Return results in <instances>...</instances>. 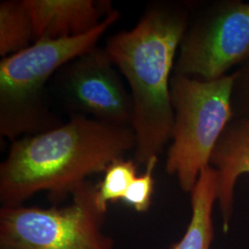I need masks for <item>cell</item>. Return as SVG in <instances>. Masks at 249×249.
I'll use <instances>...</instances> for the list:
<instances>
[{
  "label": "cell",
  "instance_id": "obj_1",
  "mask_svg": "<svg viewBox=\"0 0 249 249\" xmlns=\"http://www.w3.org/2000/svg\"><path fill=\"white\" fill-rule=\"evenodd\" d=\"M133 128L78 115L57 127L14 141L0 165V201L19 206L40 191L59 201L89 176L135 149Z\"/></svg>",
  "mask_w": 249,
  "mask_h": 249
},
{
  "label": "cell",
  "instance_id": "obj_2",
  "mask_svg": "<svg viewBox=\"0 0 249 249\" xmlns=\"http://www.w3.org/2000/svg\"><path fill=\"white\" fill-rule=\"evenodd\" d=\"M191 4H152L135 26L111 37L107 54L130 87L136 146L134 160L146 165L172 139L170 82L190 20Z\"/></svg>",
  "mask_w": 249,
  "mask_h": 249
},
{
  "label": "cell",
  "instance_id": "obj_3",
  "mask_svg": "<svg viewBox=\"0 0 249 249\" xmlns=\"http://www.w3.org/2000/svg\"><path fill=\"white\" fill-rule=\"evenodd\" d=\"M120 17L113 9L96 29L66 39H40L0 62V133L13 142L60 125L45 100L46 82L54 72L97 42Z\"/></svg>",
  "mask_w": 249,
  "mask_h": 249
},
{
  "label": "cell",
  "instance_id": "obj_4",
  "mask_svg": "<svg viewBox=\"0 0 249 249\" xmlns=\"http://www.w3.org/2000/svg\"><path fill=\"white\" fill-rule=\"evenodd\" d=\"M233 72L221 79L203 80L173 73L170 82L174 110L172 142L165 170L190 193L202 170L210 166L216 144L233 118Z\"/></svg>",
  "mask_w": 249,
  "mask_h": 249
},
{
  "label": "cell",
  "instance_id": "obj_5",
  "mask_svg": "<svg viewBox=\"0 0 249 249\" xmlns=\"http://www.w3.org/2000/svg\"><path fill=\"white\" fill-rule=\"evenodd\" d=\"M97 185L86 181L64 208L2 207L0 249H113L103 232L106 213L96 203Z\"/></svg>",
  "mask_w": 249,
  "mask_h": 249
},
{
  "label": "cell",
  "instance_id": "obj_6",
  "mask_svg": "<svg viewBox=\"0 0 249 249\" xmlns=\"http://www.w3.org/2000/svg\"><path fill=\"white\" fill-rule=\"evenodd\" d=\"M249 63V2H212L190 18L174 74L213 80Z\"/></svg>",
  "mask_w": 249,
  "mask_h": 249
},
{
  "label": "cell",
  "instance_id": "obj_7",
  "mask_svg": "<svg viewBox=\"0 0 249 249\" xmlns=\"http://www.w3.org/2000/svg\"><path fill=\"white\" fill-rule=\"evenodd\" d=\"M64 71L63 89L72 106L101 121L132 125L131 95L106 49L92 48L69 63Z\"/></svg>",
  "mask_w": 249,
  "mask_h": 249
},
{
  "label": "cell",
  "instance_id": "obj_8",
  "mask_svg": "<svg viewBox=\"0 0 249 249\" xmlns=\"http://www.w3.org/2000/svg\"><path fill=\"white\" fill-rule=\"evenodd\" d=\"M32 20L35 42L84 36L113 10L110 1L23 0Z\"/></svg>",
  "mask_w": 249,
  "mask_h": 249
},
{
  "label": "cell",
  "instance_id": "obj_9",
  "mask_svg": "<svg viewBox=\"0 0 249 249\" xmlns=\"http://www.w3.org/2000/svg\"><path fill=\"white\" fill-rule=\"evenodd\" d=\"M210 165L216 171L217 201L223 216V230L227 231L233 213L237 179L249 174V119H231L216 144Z\"/></svg>",
  "mask_w": 249,
  "mask_h": 249
},
{
  "label": "cell",
  "instance_id": "obj_10",
  "mask_svg": "<svg viewBox=\"0 0 249 249\" xmlns=\"http://www.w3.org/2000/svg\"><path fill=\"white\" fill-rule=\"evenodd\" d=\"M190 198V223L182 239L170 249H211L214 238L213 212L217 200L216 171L211 165L201 171Z\"/></svg>",
  "mask_w": 249,
  "mask_h": 249
},
{
  "label": "cell",
  "instance_id": "obj_11",
  "mask_svg": "<svg viewBox=\"0 0 249 249\" xmlns=\"http://www.w3.org/2000/svg\"><path fill=\"white\" fill-rule=\"evenodd\" d=\"M35 42L34 29L24 1L6 0L0 4V55L20 52Z\"/></svg>",
  "mask_w": 249,
  "mask_h": 249
},
{
  "label": "cell",
  "instance_id": "obj_12",
  "mask_svg": "<svg viewBox=\"0 0 249 249\" xmlns=\"http://www.w3.org/2000/svg\"><path fill=\"white\" fill-rule=\"evenodd\" d=\"M137 164L133 160L119 159L112 162L106 170L102 182L97 185L96 203L107 213L109 202L122 200L128 187L137 178Z\"/></svg>",
  "mask_w": 249,
  "mask_h": 249
},
{
  "label": "cell",
  "instance_id": "obj_13",
  "mask_svg": "<svg viewBox=\"0 0 249 249\" xmlns=\"http://www.w3.org/2000/svg\"><path fill=\"white\" fill-rule=\"evenodd\" d=\"M157 162L158 157H153L147 162L145 172L135 178L122 199L139 213L147 212L151 206L154 191L153 175Z\"/></svg>",
  "mask_w": 249,
  "mask_h": 249
},
{
  "label": "cell",
  "instance_id": "obj_14",
  "mask_svg": "<svg viewBox=\"0 0 249 249\" xmlns=\"http://www.w3.org/2000/svg\"><path fill=\"white\" fill-rule=\"evenodd\" d=\"M231 107L233 117L249 119V63L233 72Z\"/></svg>",
  "mask_w": 249,
  "mask_h": 249
}]
</instances>
